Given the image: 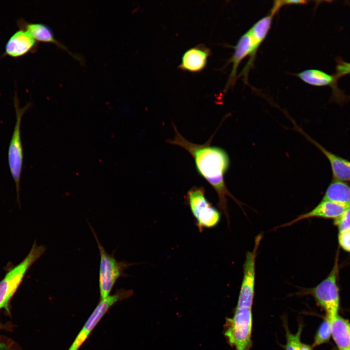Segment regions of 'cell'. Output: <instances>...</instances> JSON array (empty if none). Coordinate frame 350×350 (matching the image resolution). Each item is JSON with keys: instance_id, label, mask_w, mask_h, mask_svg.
<instances>
[{"instance_id": "obj_1", "label": "cell", "mask_w": 350, "mask_h": 350, "mask_svg": "<svg viewBox=\"0 0 350 350\" xmlns=\"http://www.w3.org/2000/svg\"><path fill=\"white\" fill-rule=\"evenodd\" d=\"M174 137L168 140L172 145H177L186 150L193 158L199 174L212 187L218 197V206L228 221L227 196L230 197L239 205L238 200L228 190L224 175L229 165V159L223 149L210 145V140L202 144L189 141L178 132L173 125Z\"/></svg>"}, {"instance_id": "obj_2", "label": "cell", "mask_w": 350, "mask_h": 350, "mask_svg": "<svg viewBox=\"0 0 350 350\" xmlns=\"http://www.w3.org/2000/svg\"><path fill=\"white\" fill-rule=\"evenodd\" d=\"M273 16L270 14L262 18L256 22L243 35L234 46L233 55L228 61L232 64V67L225 91L234 85L237 78L238 67L242 60L250 56V59L245 67V72L252 65L257 51L265 38L270 28Z\"/></svg>"}, {"instance_id": "obj_3", "label": "cell", "mask_w": 350, "mask_h": 350, "mask_svg": "<svg viewBox=\"0 0 350 350\" xmlns=\"http://www.w3.org/2000/svg\"><path fill=\"white\" fill-rule=\"evenodd\" d=\"M339 251L336 252L334 264L327 277L315 287L301 288L298 295L312 296L317 305L325 312V317L330 320L338 315L340 294L338 286Z\"/></svg>"}, {"instance_id": "obj_4", "label": "cell", "mask_w": 350, "mask_h": 350, "mask_svg": "<svg viewBox=\"0 0 350 350\" xmlns=\"http://www.w3.org/2000/svg\"><path fill=\"white\" fill-rule=\"evenodd\" d=\"M44 245H38L34 242L26 257L18 265L8 269L0 281V309L9 313V304L29 269L46 251Z\"/></svg>"}, {"instance_id": "obj_5", "label": "cell", "mask_w": 350, "mask_h": 350, "mask_svg": "<svg viewBox=\"0 0 350 350\" xmlns=\"http://www.w3.org/2000/svg\"><path fill=\"white\" fill-rule=\"evenodd\" d=\"M252 324L251 308H235L233 316L226 318L224 335L235 350H250Z\"/></svg>"}, {"instance_id": "obj_6", "label": "cell", "mask_w": 350, "mask_h": 350, "mask_svg": "<svg viewBox=\"0 0 350 350\" xmlns=\"http://www.w3.org/2000/svg\"><path fill=\"white\" fill-rule=\"evenodd\" d=\"M199 231L216 227L221 220V213L208 200L203 187H193L188 191L186 197Z\"/></svg>"}, {"instance_id": "obj_7", "label": "cell", "mask_w": 350, "mask_h": 350, "mask_svg": "<svg viewBox=\"0 0 350 350\" xmlns=\"http://www.w3.org/2000/svg\"><path fill=\"white\" fill-rule=\"evenodd\" d=\"M89 226L96 239L100 254L99 285L101 299H103L109 296L117 280L125 276L124 270L133 263L119 262L112 255L107 253L100 243L96 233L91 226Z\"/></svg>"}, {"instance_id": "obj_8", "label": "cell", "mask_w": 350, "mask_h": 350, "mask_svg": "<svg viewBox=\"0 0 350 350\" xmlns=\"http://www.w3.org/2000/svg\"><path fill=\"white\" fill-rule=\"evenodd\" d=\"M14 103L16 119L8 148V161L10 171L16 185L18 198L19 199L20 180L23 159L20 126L22 116L30 107L31 104L29 103L24 107H20L17 96L14 97Z\"/></svg>"}, {"instance_id": "obj_9", "label": "cell", "mask_w": 350, "mask_h": 350, "mask_svg": "<svg viewBox=\"0 0 350 350\" xmlns=\"http://www.w3.org/2000/svg\"><path fill=\"white\" fill-rule=\"evenodd\" d=\"M262 236V233H260L255 237L253 249L252 251H247L245 254L243 277L236 309H252L255 293L256 259Z\"/></svg>"}, {"instance_id": "obj_10", "label": "cell", "mask_w": 350, "mask_h": 350, "mask_svg": "<svg viewBox=\"0 0 350 350\" xmlns=\"http://www.w3.org/2000/svg\"><path fill=\"white\" fill-rule=\"evenodd\" d=\"M133 293L132 290L122 289L113 295L101 299L68 350H78L110 308L116 302L130 297Z\"/></svg>"}, {"instance_id": "obj_11", "label": "cell", "mask_w": 350, "mask_h": 350, "mask_svg": "<svg viewBox=\"0 0 350 350\" xmlns=\"http://www.w3.org/2000/svg\"><path fill=\"white\" fill-rule=\"evenodd\" d=\"M304 83L315 87L331 88L334 100L342 102L346 99L343 91L337 85V80L334 74H330L321 70L308 69L296 74Z\"/></svg>"}, {"instance_id": "obj_12", "label": "cell", "mask_w": 350, "mask_h": 350, "mask_svg": "<svg viewBox=\"0 0 350 350\" xmlns=\"http://www.w3.org/2000/svg\"><path fill=\"white\" fill-rule=\"evenodd\" d=\"M347 208L331 201L322 200L317 205L310 211L299 215L296 218L289 222L276 227L275 229L288 227L301 220L312 218L334 220L339 217Z\"/></svg>"}, {"instance_id": "obj_13", "label": "cell", "mask_w": 350, "mask_h": 350, "mask_svg": "<svg viewBox=\"0 0 350 350\" xmlns=\"http://www.w3.org/2000/svg\"><path fill=\"white\" fill-rule=\"evenodd\" d=\"M37 41L29 33L20 29L6 42L4 54L12 57H20L35 51Z\"/></svg>"}, {"instance_id": "obj_14", "label": "cell", "mask_w": 350, "mask_h": 350, "mask_svg": "<svg viewBox=\"0 0 350 350\" xmlns=\"http://www.w3.org/2000/svg\"><path fill=\"white\" fill-rule=\"evenodd\" d=\"M210 54V50L205 45H197L184 53L178 68L192 72H199L206 67Z\"/></svg>"}, {"instance_id": "obj_15", "label": "cell", "mask_w": 350, "mask_h": 350, "mask_svg": "<svg viewBox=\"0 0 350 350\" xmlns=\"http://www.w3.org/2000/svg\"><path fill=\"white\" fill-rule=\"evenodd\" d=\"M300 132L327 158L331 166L333 179L343 182L350 181V161L327 150L302 131Z\"/></svg>"}, {"instance_id": "obj_16", "label": "cell", "mask_w": 350, "mask_h": 350, "mask_svg": "<svg viewBox=\"0 0 350 350\" xmlns=\"http://www.w3.org/2000/svg\"><path fill=\"white\" fill-rule=\"evenodd\" d=\"M18 24L20 29L28 32L36 41L55 44L58 47L66 51L71 56L78 60H80L78 56L71 53L65 46L55 38L52 30L47 25L43 23H29L23 19L18 20Z\"/></svg>"}, {"instance_id": "obj_17", "label": "cell", "mask_w": 350, "mask_h": 350, "mask_svg": "<svg viewBox=\"0 0 350 350\" xmlns=\"http://www.w3.org/2000/svg\"><path fill=\"white\" fill-rule=\"evenodd\" d=\"M331 334L339 350H350V323L339 314L331 320Z\"/></svg>"}, {"instance_id": "obj_18", "label": "cell", "mask_w": 350, "mask_h": 350, "mask_svg": "<svg viewBox=\"0 0 350 350\" xmlns=\"http://www.w3.org/2000/svg\"><path fill=\"white\" fill-rule=\"evenodd\" d=\"M322 200L350 208V186L345 182L333 179L328 186Z\"/></svg>"}, {"instance_id": "obj_19", "label": "cell", "mask_w": 350, "mask_h": 350, "mask_svg": "<svg viewBox=\"0 0 350 350\" xmlns=\"http://www.w3.org/2000/svg\"><path fill=\"white\" fill-rule=\"evenodd\" d=\"M331 336V320L325 317L315 334L312 347L314 348L329 342Z\"/></svg>"}, {"instance_id": "obj_20", "label": "cell", "mask_w": 350, "mask_h": 350, "mask_svg": "<svg viewBox=\"0 0 350 350\" xmlns=\"http://www.w3.org/2000/svg\"><path fill=\"white\" fill-rule=\"evenodd\" d=\"M286 339V344L284 345L285 350H299L300 336L303 330L302 323L299 324L297 332L293 334L289 330L286 322H283Z\"/></svg>"}, {"instance_id": "obj_21", "label": "cell", "mask_w": 350, "mask_h": 350, "mask_svg": "<svg viewBox=\"0 0 350 350\" xmlns=\"http://www.w3.org/2000/svg\"><path fill=\"white\" fill-rule=\"evenodd\" d=\"M333 224L337 228L338 233L350 229V208H347L344 212L334 220Z\"/></svg>"}, {"instance_id": "obj_22", "label": "cell", "mask_w": 350, "mask_h": 350, "mask_svg": "<svg viewBox=\"0 0 350 350\" xmlns=\"http://www.w3.org/2000/svg\"><path fill=\"white\" fill-rule=\"evenodd\" d=\"M336 63L335 72L333 74L337 81L342 77L350 74V62L338 58L336 59Z\"/></svg>"}, {"instance_id": "obj_23", "label": "cell", "mask_w": 350, "mask_h": 350, "mask_svg": "<svg viewBox=\"0 0 350 350\" xmlns=\"http://www.w3.org/2000/svg\"><path fill=\"white\" fill-rule=\"evenodd\" d=\"M338 242L339 246L346 252L350 253V229L338 233Z\"/></svg>"}, {"instance_id": "obj_24", "label": "cell", "mask_w": 350, "mask_h": 350, "mask_svg": "<svg viewBox=\"0 0 350 350\" xmlns=\"http://www.w3.org/2000/svg\"><path fill=\"white\" fill-rule=\"evenodd\" d=\"M307 3L305 0H276L270 11V14L274 15L280 8L284 5L291 4H304Z\"/></svg>"}, {"instance_id": "obj_25", "label": "cell", "mask_w": 350, "mask_h": 350, "mask_svg": "<svg viewBox=\"0 0 350 350\" xmlns=\"http://www.w3.org/2000/svg\"><path fill=\"white\" fill-rule=\"evenodd\" d=\"M0 350H19L15 343L8 339H0Z\"/></svg>"}, {"instance_id": "obj_26", "label": "cell", "mask_w": 350, "mask_h": 350, "mask_svg": "<svg viewBox=\"0 0 350 350\" xmlns=\"http://www.w3.org/2000/svg\"><path fill=\"white\" fill-rule=\"evenodd\" d=\"M312 346L308 344L301 343L299 347V350H313Z\"/></svg>"}, {"instance_id": "obj_27", "label": "cell", "mask_w": 350, "mask_h": 350, "mask_svg": "<svg viewBox=\"0 0 350 350\" xmlns=\"http://www.w3.org/2000/svg\"><path fill=\"white\" fill-rule=\"evenodd\" d=\"M1 327H1V324L0 323V329Z\"/></svg>"}]
</instances>
